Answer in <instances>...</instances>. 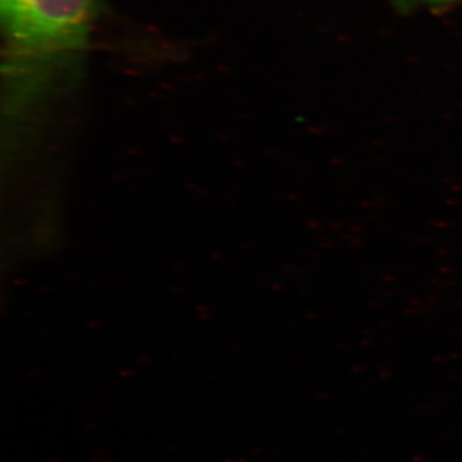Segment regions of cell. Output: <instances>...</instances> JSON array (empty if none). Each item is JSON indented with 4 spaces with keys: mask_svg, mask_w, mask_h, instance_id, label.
Listing matches in <instances>:
<instances>
[{
    "mask_svg": "<svg viewBox=\"0 0 462 462\" xmlns=\"http://www.w3.org/2000/svg\"><path fill=\"white\" fill-rule=\"evenodd\" d=\"M98 0H0L12 76L41 78L42 69L84 50Z\"/></svg>",
    "mask_w": 462,
    "mask_h": 462,
    "instance_id": "1",
    "label": "cell"
},
{
    "mask_svg": "<svg viewBox=\"0 0 462 462\" xmlns=\"http://www.w3.org/2000/svg\"><path fill=\"white\" fill-rule=\"evenodd\" d=\"M440 2H454V0H440Z\"/></svg>",
    "mask_w": 462,
    "mask_h": 462,
    "instance_id": "2",
    "label": "cell"
}]
</instances>
